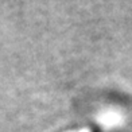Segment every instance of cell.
Here are the masks:
<instances>
[{"label": "cell", "instance_id": "obj_1", "mask_svg": "<svg viewBox=\"0 0 132 132\" xmlns=\"http://www.w3.org/2000/svg\"><path fill=\"white\" fill-rule=\"evenodd\" d=\"M78 132H90V131H89V129H88V128H84V129H82V131H78Z\"/></svg>", "mask_w": 132, "mask_h": 132}]
</instances>
